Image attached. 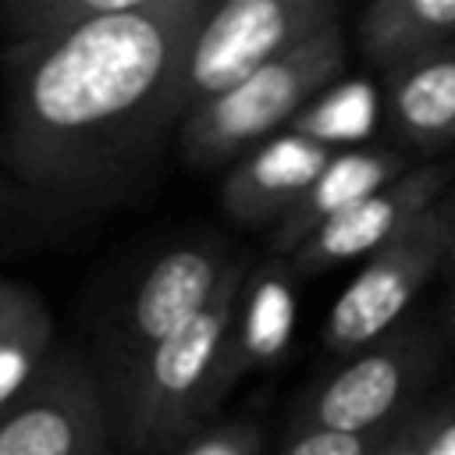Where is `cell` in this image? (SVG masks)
<instances>
[{"mask_svg": "<svg viewBox=\"0 0 455 455\" xmlns=\"http://www.w3.org/2000/svg\"><path fill=\"white\" fill-rule=\"evenodd\" d=\"M259 448H263L259 427L235 419V423H217L192 434L178 455H259Z\"/></svg>", "mask_w": 455, "mask_h": 455, "instance_id": "2e32d148", "label": "cell"}, {"mask_svg": "<svg viewBox=\"0 0 455 455\" xmlns=\"http://www.w3.org/2000/svg\"><path fill=\"white\" fill-rule=\"evenodd\" d=\"M43 313H46V306H43L28 288H21V284L0 277V341H4L7 334H14L18 327H25L28 320L43 316Z\"/></svg>", "mask_w": 455, "mask_h": 455, "instance_id": "e0dca14e", "label": "cell"}, {"mask_svg": "<svg viewBox=\"0 0 455 455\" xmlns=\"http://www.w3.org/2000/svg\"><path fill=\"white\" fill-rule=\"evenodd\" d=\"M430 423V405H416L377 448V455H423V437Z\"/></svg>", "mask_w": 455, "mask_h": 455, "instance_id": "ac0fdd59", "label": "cell"}, {"mask_svg": "<svg viewBox=\"0 0 455 455\" xmlns=\"http://www.w3.org/2000/svg\"><path fill=\"white\" fill-rule=\"evenodd\" d=\"M355 43L370 68L391 75L455 46V0H373L355 18Z\"/></svg>", "mask_w": 455, "mask_h": 455, "instance_id": "4fadbf2b", "label": "cell"}, {"mask_svg": "<svg viewBox=\"0 0 455 455\" xmlns=\"http://www.w3.org/2000/svg\"><path fill=\"white\" fill-rule=\"evenodd\" d=\"M391 430H384V434H341V430H299V427H291L281 455H377V448L384 444V437Z\"/></svg>", "mask_w": 455, "mask_h": 455, "instance_id": "9a60e30c", "label": "cell"}, {"mask_svg": "<svg viewBox=\"0 0 455 455\" xmlns=\"http://www.w3.org/2000/svg\"><path fill=\"white\" fill-rule=\"evenodd\" d=\"M444 263V238L437 224V210L416 220L391 245L363 259L348 288L334 299L320 341L334 355H355L373 341L387 338L434 270Z\"/></svg>", "mask_w": 455, "mask_h": 455, "instance_id": "52a82bcc", "label": "cell"}, {"mask_svg": "<svg viewBox=\"0 0 455 455\" xmlns=\"http://www.w3.org/2000/svg\"><path fill=\"white\" fill-rule=\"evenodd\" d=\"M448 323H451V331H455V291H451V302H448Z\"/></svg>", "mask_w": 455, "mask_h": 455, "instance_id": "7402d4cb", "label": "cell"}, {"mask_svg": "<svg viewBox=\"0 0 455 455\" xmlns=\"http://www.w3.org/2000/svg\"><path fill=\"white\" fill-rule=\"evenodd\" d=\"M437 224H441V238H444V267L455 274V181L444 192V199L437 203Z\"/></svg>", "mask_w": 455, "mask_h": 455, "instance_id": "ffe728a7", "label": "cell"}, {"mask_svg": "<svg viewBox=\"0 0 455 455\" xmlns=\"http://www.w3.org/2000/svg\"><path fill=\"white\" fill-rule=\"evenodd\" d=\"M338 25L334 0H228L213 4L192 39L181 110L185 117L213 96L235 89L259 68ZM181 117V121H185Z\"/></svg>", "mask_w": 455, "mask_h": 455, "instance_id": "277c9868", "label": "cell"}, {"mask_svg": "<svg viewBox=\"0 0 455 455\" xmlns=\"http://www.w3.org/2000/svg\"><path fill=\"white\" fill-rule=\"evenodd\" d=\"M139 4L142 0H7L0 7V25L11 43H36L128 14Z\"/></svg>", "mask_w": 455, "mask_h": 455, "instance_id": "5bb4252c", "label": "cell"}, {"mask_svg": "<svg viewBox=\"0 0 455 455\" xmlns=\"http://www.w3.org/2000/svg\"><path fill=\"white\" fill-rule=\"evenodd\" d=\"M405 171H412L405 149H391V146L338 149L334 160L320 171V178L302 192V199L295 203V210L274 228L270 249L277 256H295V249L309 235H316L331 217H338L352 203L366 199L370 192L391 185Z\"/></svg>", "mask_w": 455, "mask_h": 455, "instance_id": "8fae6325", "label": "cell"}, {"mask_svg": "<svg viewBox=\"0 0 455 455\" xmlns=\"http://www.w3.org/2000/svg\"><path fill=\"white\" fill-rule=\"evenodd\" d=\"M345 60L348 57L341 25L323 28L320 36L259 68L235 89L196 107L178 124L181 156L199 171L242 160L245 153L281 135V128L316 92L334 85L345 71Z\"/></svg>", "mask_w": 455, "mask_h": 455, "instance_id": "3957f363", "label": "cell"}, {"mask_svg": "<svg viewBox=\"0 0 455 455\" xmlns=\"http://www.w3.org/2000/svg\"><path fill=\"white\" fill-rule=\"evenodd\" d=\"M210 11L213 0H142L68 36L7 43V167L68 199L128 188L185 117V64Z\"/></svg>", "mask_w": 455, "mask_h": 455, "instance_id": "6da1fadb", "label": "cell"}, {"mask_svg": "<svg viewBox=\"0 0 455 455\" xmlns=\"http://www.w3.org/2000/svg\"><path fill=\"white\" fill-rule=\"evenodd\" d=\"M245 288L249 267L238 259L213 302L110 391V427L124 451L156 455L188 441L213 412L228 384L242 373L238 320Z\"/></svg>", "mask_w": 455, "mask_h": 455, "instance_id": "7a4b0ae2", "label": "cell"}, {"mask_svg": "<svg viewBox=\"0 0 455 455\" xmlns=\"http://www.w3.org/2000/svg\"><path fill=\"white\" fill-rule=\"evenodd\" d=\"M7 206H11V192H7V188H4V181H0V213H4Z\"/></svg>", "mask_w": 455, "mask_h": 455, "instance_id": "44dd1931", "label": "cell"}, {"mask_svg": "<svg viewBox=\"0 0 455 455\" xmlns=\"http://www.w3.org/2000/svg\"><path fill=\"white\" fill-rule=\"evenodd\" d=\"M423 455H455V398L430 405Z\"/></svg>", "mask_w": 455, "mask_h": 455, "instance_id": "d6986e66", "label": "cell"}, {"mask_svg": "<svg viewBox=\"0 0 455 455\" xmlns=\"http://www.w3.org/2000/svg\"><path fill=\"white\" fill-rule=\"evenodd\" d=\"M110 402L92 370L57 352L36 380L0 409V455H107Z\"/></svg>", "mask_w": 455, "mask_h": 455, "instance_id": "ba28073f", "label": "cell"}, {"mask_svg": "<svg viewBox=\"0 0 455 455\" xmlns=\"http://www.w3.org/2000/svg\"><path fill=\"white\" fill-rule=\"evenodd\" d=\"M437 366V341L423 327H395L387 338L348 355L299 405V430L384 434L416 405L412 398Z\"/></svg>", "mask_w": 455, "mask_h": 455, "instance_id": "5b68a950", "label": "cell"}, {"mask_svg": "<svg viewBox=\"0 0 455 455\" xmlns=\"http://www.w3.org/2000/svg\"><path fill=\"white\" fill-rule=\"evenodd\" d=\"M384 110L405 149L441 153L455 146V46L384 75Z\"/></svg>", "mask_w": 455, "mask_h": 455, "instance_id": "7c38bea8", "label": "cell"}, {"mask_svg": "<svg viewBox=\"0 0 455 455\" xmlns=\"http://www.w3.org/2000/svg\"><path fill=\"white\" fill-rule=\"evenodd\" d=\"M238 263L217 242H188L156 256L103 331V370L110 391L167 338L192 323Z\"/></svg>", "mask_w": 455, "mask_h": 455, "instance_id": "8992f818", "label": "cell"}, {"mask_svg": "<svg viewBox=\"0 0 455 455\" xmlns=\"http://www.w3.org/2000/svg\"><path fill=\"white\" fill-rule=\"evenodd\" d=\"M448 188H451V167L444 164L412 167L391 185L370 192L366 199L331 217L288 259L299 274H320L352 259H370L373 252L391 245L398 235H405L416 220H423L430 210H437Z\"/></svg>", "mask_w": 455, "mask_h": 455, "instance_id": "9c48e42d", "label": "cell"}, {"mask_svg": "<svg viewBox=\"0 0 455 455\" xmlns=\"http://www.w3.org/2000/svg\"><path fill=\"white\" fill-rule=\"evenodd\" d=\"M334 139L313 132L274 135L259 149L245 153L220 185L224 210L245 228H277L302 192L334 160Z\"/></svg>", "mask_w": 455, "mask_h": 455, "instance_id": "30bf717a", "label": "cell"}]
</instances>
